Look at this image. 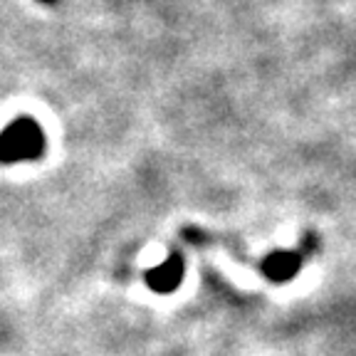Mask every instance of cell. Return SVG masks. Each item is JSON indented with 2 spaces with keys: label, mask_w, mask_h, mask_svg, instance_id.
I'll use <instances>...</instances> for the list:
<instances>
[{
  "label": "cell",
  "mask_w": 356,
  "mask_h": 356,
  "mask_svg": "<svg viewBox=\"0 0 356 356\" xmlns=\"http://www.w3.org/2000/svg\"><path fill=\"white\" fill-rule=\"evenodd\" d=\"M44 151V134L30 117L13 122L0 134V161H33Z\"/></svg>",
  "instance_id": "6da1fadb"
},
{
  "label": "cell",
  "mask_w": 356,
  "mask_h": 356,
  "mask_svg": "<svg viewBox=\"0 0 356 356\" xmlns=\"http://www.w3.org/2000/svg\"><path fill=\"white\" fill-rule=\"evenodd\" d=\"M184 273H186L184 255H181V252H171L161 265L146 273V284H149L154 292H159V295H168V292L181 287Z\"/></svg>",
  "instance_id": "7a4b0ae2"
},
{
  "label": "cell",
  "mask_w": 356,
  "mask_h": 356,
  "mask_svg": "<svg viewBox=\"0 0 356 356\" xmlns=\"http://www.w3.org/2000/svg\"><path fill=\"white\" fill-rule=\"evenodd\" d=\"M302 252L300 250H277L270 252L265 260L260 262V273L265 275L270 282H289L297 273L302 270Z\"/></svg>",
  "instance_id": "3957f363"
},
{
  "label": "cell",
  "mask_w": 356,
  "mask_h": 356,
  "mask_svg": "<svg viewBox=\"0 0 356 356\" xmlns=\"http://www.w3.org/2000/svg\"><path fill=\"white\" fill-rule=\"evenodd\" d=\"M44 3H55V0H44Z\"/></svg>",
  "instance_id": "277c9868"
}]
</instances>
